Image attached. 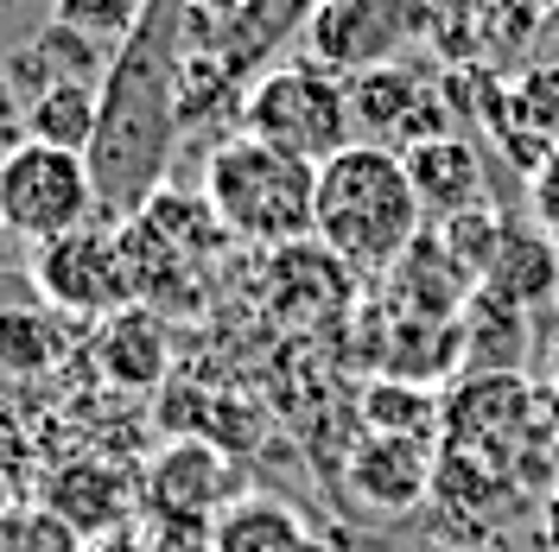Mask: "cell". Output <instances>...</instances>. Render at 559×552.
<instances>
[{"label":"cell","instance_id":"e0dca14e","mask_svg":"<svg viewBox=\"0 0 559 552\" xmlns=\"http://www.w3.org/2000/svg\"><path fill=\"white\" fill-rule=\"evenodd\" d=\"M210 552H312L299 515L274 495H248L210 527Z\"/></svg>","mask_w":559,"mask_h":552},{"label":"cell","instance_id":"83f0119b","mask_svg":"<svg viewBox=\"0 0 559 552\" xmlns=\"http://www.w3.org/2000/svg\"><path fill=\"white\" fill-rule=\"evenodd\" d=\"M83 552H140V547H134V533L121 527V533H103V540H90Z\"/></svg>","mask_w":559,"mask_h":552},{"label":"cell","instance_id":"4fadbf2b","mask_svg":"<svg viewBox=\"0 0 559 552\" xmlns=\"http://www.w3.org/2000/svg\"><path fill=\"white\" fill-rule=\"evenodd\" d=\"M432 464H439L432 445L369 432L362 451L349 457V495L369 502V508H382V515H401V508H414L419 495L432 489Z\"/></svg>","mask_w":559,"mask_h":552},{"label":"cell","instance_id":"7402d4cb","mask_svg":"<svg viewBox=\"0 0 559 552\" xmlns=\"http://www.w3.org/2000/svg\"><path fill=\"white\" fill-rule=\"evenodd\" d=\"M502 229H509V223H502L489 204L484 209H464V216H452V223L439 229V248H445L471 279H484L489 261H496V248H502Z\"/></svg>","mask_w":559,"mask_h":552},{"label":"cell","instance_id":"5bb4252c","mask_svg":"<svg viewBox=\"0 0 559 552\" xmlns=\"http://www.w3.org/2000/svg\"><path fill=\"white\" fill-rule=\"evenodd\" d=\"M388 279H394V299H401V311H407L414 324H452V311L464 305V292H471V274L439 248V236H419V242L388 267Z\"/></svg>","mask_w":559,"mask_h":552},{"label":"cell","instance_id":"9a60e30c","mask_svg":"<svg viewBox=\"0 0 559 552\" xmlns=\"http://www.w3.org/2000/svg\"><path fill=\"white\" fill-rule=\"evenodd\" d=\"M484 292L509 299V305H534V299H559V248L540 229H502V248L484 274Z\"/></svg>","mask_w":559,"mask_h":552},{"label":"cell","instance_id":"cb8c5ba5","mask_svg":"<svg viewBox=\"0 0 559 552\" xmlns=\"http://www.w3.org/2000/svg\"><path fill=\"white\" fill-rule=\"evenodd\" d=\"M534 216H540V229L547 236H559V153H547L540 166H534Z\"/></svg>","mask_w":559,"mask_h":552},{"label":"cell","instance_id":"7c38bea8","mask_svg":"<svg viewBox=\"0 0 559 552\" xmlns=\"http://www.w3.org/2000/svg\"><path fill=\"white\" fill-rule=\"evenodd\" d=\"M401 166L414 178L419 191V209H432L439 223H452L464 209H484V153L471 146L464 134H419L407 153H401Z\"/></svg>","mask_w":559,"mask_h":552},{"label":"cell","instance_id":"8992f818","mask_svg":"<svg viewBox=\"0 0 559 552\" xmlns=\"http://www.w3.org/2000/svg\"><path fill=\"white\" fill-rule=\"evenodd\" d=\"M83 223H103L96 216V178L83 153L64 146H38L20 140L7 159H0V229L20 236V242H58Z\"/></svg>","mask_w":559,"mask_h":552},{"label":"cell","instance_id":"603a6c76","mask_svg":"<svg viewBox=\"0 0 559 552\" xmlns=\"http://www.w3.org/2000/svg\"><path fill=\"white\" fill-rule=\"evenodd\" d=\"M0 552H83V533H70L64 520L51 515V508H0Z\"/></svg>","mask_w":559,"mask_h":552},{"label":"cell","instance_id":"7a4b0ae2","mask_svg":"<svg viewBox=\"0 0 559 552\" xmlns=\"http://www.w3.org/2000/svg\"><path fill=\"white\" fill-rule=\"evenodd\" d=\"M426 209L401 153H388L376 140H349L337 159L318 166V197H312V242L331 248L356 274H388L407 248L426 236L419 229Z\"/></svg>","mask_w":559,"mask_h":552},{"label":"cell","instance_id":"f1b7e54d","mask_svg":"<svg viewBox=\"0 0 559 552\" xmlns=\"http://www.w3.org/2000/svg\"><path fill=\"white\" fill-rule=\"evenodd\" d=\"M0 508H7V483H0Z\"/></svg>","mask_w":559,"mask_h":552},{"label":"cell","instance_id":"d6986e66","mask_svg":"<svg viewBox=\"0 0 559 552\" xmlns=\"http://www.w3.org/2000/svg\"><path fill=\"white\" fill-rule=\"evenodd\" d=\"M344 96H349V121H362V128H407L419 108V76L407 64H382V70L349 76Z\"/></svg>","mask_w":559,"mask_h":552},{"label":"cell","instance_id":"f546056e","mask_svg":"<svg viewBox=\"0 0 559 552\" xmlns=\"http://www.w3.org/2000/svg\"><path fill=\"white\" fill-rule=\"evenodd\" d=\"M554 305H559V299H554Z\"/></svg>","mask_w":559,"mask_h":552},{"label":"cell","instance_id":"2e32d148","mask_svg":"<svg viewBox=\"0 0 559 552\" xmlns=\"http://www.w3.org/2000/svg\"><path fill=\"white\" fill-rule=\"evenodd\" d=\"M26 140L38 146H64V153H90L96 140V83L90 76H64V83H45L33 103H26Z\"/></svg>","mask_w":559,"mask_h":552},{"label":"cell","instance_id":"4316f807","mask_svg":"<svg viewBox=\"0 0 559 552\" xmlns=\"http://www.w3.org/2000/svg\"><path fill=\"white\" fill-rule=\"evenodd\" d=\"M540 527H547V547L559 552V477L547 483V502H540Z\"/></svg>","mask_w":559,"mask_h":552},{"label":"cell","instance_id":"277c9868","mask_svg":"<svg viewBox=\"0 0 559 552\" xmlns=\"http://www.w3.org/2000/svg\"><path fill=\"white\" fill-rule=\"evenodd\" d=\"M349 96H344V76L318 64H274L261 70V83L248 89L242 103V134L267 140L280 153L306 159V166H324L349 146Z\"/></svg>","mask_w":559,"mask_h":552},{"label":"cell","instance_id":"ac0fdd59","mask_svg":"<svg viewBox=\"0 0 559 552\" xmlns=\"http://www.w3.org/2000/svg\"><path fill=\"white\" fill-rule=\"evenodd\" d=\"M439 413H445V400H439L426 381L382 375V381L362 387V425H369V432H388V439H419V445H432V439H439Z\"/></svg>","mask_w":559,"mask_h":552},{"label":"cell","instance_id":"5b68a950","mask_svg":"<svg viewBox=\"0 0 559 552\" xmlns=\"http://www.w3.org/2000/svg\"><path fill=\"white\" fill-rule=\"evenodd\" d=\"M445 0H318L306 13V64L331 76H362V70L401 64L419 38L439 26Z\"/></svg>","mask_w":559,"mask_h":552},{"label":"cell","instance_id":"ffe728a7","mask_svg":"<svg viewBox=\"0 0 559 552\" xmlns=\"http://www.w3.org/2000/svg\"><path fill=\"white\" fill-rule=\"evenodd\" d=\"M58 324L45 317V311H26V305H7L0 311V369L7 375H45L51 362H58Z\"/></svg>","mask_w":559,"mask_h":552},{"label":"cell","instance_id":"484cf974","mask_svg":"<svg viewBox=\"0 0 559 552\" xmlns=\"http://www.w3.org/2000/svg\"><path fill=\"white\" fill-rule=\"evenodd\" d=\"M191 13H204V20H236V13H248L254 0H185Z\"/></svg>","mask_w":559,"mask_h":552},{"label":"cell","instance_id":"44dd1931","mask_svg":"<svg viewBox=\"0 0 559 552\" xmlns=\"http://www.w3.org/2000/svg\"><path fill=\"white\" fill-rule=\"evenodd\" d=\"M45 13H51L58 33L115 51L121 38L134 33V20L146 13V0H45Z\"/></svg>","mask_w":559,"mask_h":552},{"label":"cell","instance_id":"30bf717a","mask_svg":"<svg viewBox=\"0 0 559 552\" xmlns=\"http://www.w3.org/2000/svg\"><path fill=\"white\" fill-rule=\"evenodd\" d=\"M134 477L121 470V464H103V457H70L58 464L51 477H45V495H38V508H51V515L64 520L70 533H83V547L90 540H103V533H121L128 515H134Z\"/></svg>","mask_w":559,"mask_h":552},{"label":"cell","instance_id":"6da1fadb","mask_svg":"<svg viewBox=\"0 0 559 552\" xmlns=\"http://www.w3.org/2000/svg\"><path fill=\"white\" fill-rule=\"evenodd\" d=\"M185 128V0H146L134 33L108 51L96 83V140H90V178H96V216L128 223L166 191Z\"/></svg>","mask_w":559,"mask_h":552},{"label":"cell","instance_id":"d4e9b609","mask_svg":"<svg viewBox=\"0 0 559 552\" xmlns=\"http://www.w3.org/2000/svg\"><path fill=\"white\" fill-rule=\"evenodd\" d=\"M20 121H26V103H20L13 76H0V128H20Z\"/></svg>","mask_w":559,"mask_h":552},{"label":"cell","instance_id":"4dcf8cb0","mask_svg":"<svg viewBox=\"0 0 559 552\" xmlns=\"http://www.w3.org/2000/svg\"><path fill=\"white\" fill-rule=\"evenodd\" d=\"M554 153H559V146H554Z\"/></svg>","mask_w":559,"mask_h":552},{"label":"cell","instance_id":"3957f363","mask_svg":"<svg viewBox=\"0 0 559 552\" xmlns=\"http://www.w3.org/2000/svg\"><path fill=\"white\" fill-rule=\"evenodd\" d=\"M312 197L318 166L280 153L254 134H229L204 166V204L229 242L248 248H293L312 242Z\"/></svg>","mask_w":559,"mask_h":552},{"label":"cell","instance_id":"52a82bcc","mask_svg":"<svg viewBox=\"0 0 559 552\" xmlns=\"http://www.w3.org/2000/svg\"><path fill=\"white\" fill-rule=\"evenodd\" d=\"M33 279L45 292V305L64 311V317H115V311L134 305V286H128V254L115 223H83L58 242H45L33 254Z\"/></svg>","mask_w":559,"mask_h":552},{"label":"cell","instance_id":"ba28073f","mask_svg":"<svg viewBox=\"0 0 559 552\" xmlns=\"http://www.w3.org/2000/svg\"><path fill=\"white\" fill-rule=\"evenodd\" d=\"M439 425H445V451H464L509 477V451L534 432V394L515 369H471L445 394Z\"/></svg>","mask_w":559,"mask_h":552},{"label":"cell","instance_id":"9c48e42d","mask_svg":"<svg viewBox=\"0 0 559 552\" xmlns=\"http://www.w3.org/2000/svg\"><path fill=\"white\" fill-rule=\"evenodd\" d=\"M140 495L166 527H216L236 508V464L204 439H178L153 457Z\"/></svg>","mask_w":559,"mask_h":552},{"label":"cell","instance_id":"8fae6325","mask_svg":"<svg viewBox=\"0 0 559 552\" xmlns=\"http://www.w3.org/2000/svg\"><path fill=\"white\" fill-rule=\"evenodd\" d=\"M96 369H103L108 387H121V394H153L159 381L173 375V331H166V317L153 305H128L103 317L96 324Z\"/></svg>","mask_w":559,"mask_h":552}]
</instances>
